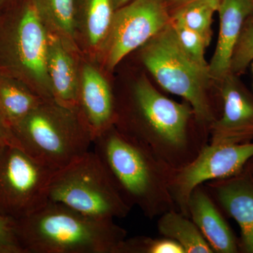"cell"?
<instances>
[{
  "mask_svg": "<svg viewBox=\"0 0 253 253\" xmlns=\"http://www.w3.org/2000/svg\"><path fill=\"white\" fill-rule=\"evenodd\" d=\"M213 200L239 224L241 246L253 253V176L242 172L226 179L205 183Z\"/></svg>",
  "mask_w": 253,
  "mask_h": 253,
  "instance_id": "cell-13",
  "label": "cell"
},
{
  "mask_svg": "<svg viewBox=\"0 0 253 253\" xmlns=\"http://www.w3.org/2000/svg\"><path fill=\"white\" fill-rule=\"evenodd\" d=\"M222 113L209 126L211 144H244L253 139V96L238 76L219 83Z\"/></svg>",
  "mask_w": 253,
  "mask_h": 253,
  "instance_id": "cell-11",
  "label": "cell"
},
{
  "mask_svg": "<svg viewBox=\"0 0 253 253\" xmlns=\"http://www.w3.org/2000/svg\"><path fill=\"white\" fill-rule=\"evenodd\" d=\"M55 171L10 141L0 153V215L18 220L42 207Z\"/></svg>",
  "mask_w": 253,
  "mask_h": 253,
  "instance_id": "cell-8",
  "label": "cell"
},
{
  "mask_svg": "<svg viewBox=\"0 0 253 253\" xmlns=\"http://www.w3.org/2000/svg\"><path fill=\"white\" fill-rule=\"evenodd\" d=\"M253 61V13L245 21L231 62V73L239 76Z\"/></svg>",
  "mask_w": 253,
  "mask_h": 253,
  "instance_id": "cell-23",
  "label": "cell"
},
{
  "mask_svg": "<svg viewBox=\"0 0 253 253\" xmlns=\"http://www.w3.org/2000/svg\"><path fill=\"white\" fill-rule=\"evenodd\" d=\"M252 70L253 72V61H252Z\"/></svg>",
  "mask_w": 253,
  "mask_h": 253,
  "instance_id": "cell-30",
  "label": "cell"
},
{
  "mask_svg": "<svg viewBox=\"0 0 253 253\" xmlns=\"http://www.w3.org/2000/svg\"><path fill=\"white\" fill-rule=\"evenodd\" d=\"M188 211L190 219L194 221L214 253L238 252L235 236L205 186H198L191 193Z\"/></svg>",
  "mask_w": 253,
  "mask_h": 253,
  "instance_id": "cell-16",
  "label": "cell"
},
{
  "mask_svg": "<svg viewBox=\"0 0 253 253\" xmlns=\"http://www.w3.org/2000/svg\"><path fill=\"white\" fill-rule=\"evenodd\" d=\"M11 0H0V7H1L2 5L6 4V3L9 2Z\"/></svg>",
  "mask_w": 253,
  "mask_h": 253,
  "instance_id": "cell-29",
  "label": "cell"
},
{
  "mask_svg": "<svg viewBox=\"0 0 253 253\" xmlns=\"http://www.w3.org/2000/svg\"><path fill=\"white\" fill-rule=\"evenodd\" d=\"M253 158V142L244 144L208 143L189 164L173 169L170 191L178 211L189 217L188 203L198 186L226 179L244 170Z\"/></svg>",
  "mask_w": 253,
  "mask_h": 253,
  "instance_id": "cell-10",
  "label": "cell"
},
{
  "mask_svg": "<svg viewBox=\"0 0 253 253\" xmlns=\"http://www.w3.org/2000/svg\"><path fill=\"white\" fill-rule=\"evenodd\" d=\"M114 126L172 169L191 163L210 140L189 103L169 99L141 78L126 104H116Z\"/></svg>",
  "mask_w": 253,
  "mask_h": 253,
  "instance_id": "cell-1",
  "label": "cell"
},
{
  "mask_svg": "<svg viewBox=\"0 0 253 253\" xmlns=\"http://www.w3.org/2000/svg\"><path fill=\"white\" fill-rule=\"evenodd\" d=\"M114 12L111 0H76V33L81 52L96 59Z\"/></svg>",
  "mask_w": 253,
  "mask_h": 253,
  "instance_id": "cell-17",
  "label": "cell"
},
{
  "mask_svg": "<svg viewBox=\"0 0 253 253\" xmlns=\"http://www.w3.org/2000/svg\"><path fill=\"white\" fill-rule=\"evenodd\" d=\"M49 33L37 0H24L0 21V73L54 101L46 65Z\"/></svg>",
  "mask_w": 253,
  "mask_h": 253,
  "instance_id": "cell-5",
  "label": "cell"
},
{
  "mask_svg": "<svg viewBox=\"0 0 253 253\" xmlns=\"http://www.w3.org/2000/svg\"><path fill=\"white\" fill-rule=\"evenodd\" d=\"M16 224L23 253H118L126 238L113 219L89 217L51 201Z\"/></svg>",
  "mask_w": 253,
  "mask_h": 253,
  "instance_id": "cell-3",
  "label": "cell"
},
{
  "mask_svg": "<svg viewBox=\"0 0 253 253\" xmlns=\"http://www.w3.org/2000/svg\"><path fill=\"white\" fill-rule=\"evenodd\" d=\"M217 45L208 71L212 81L219 83L231 73V62L245 21L253 13L252 0H221Z\"/></svg>",
  "mask_w": 253,
  "mask_h": 253,
  "instance_id": "cell-15",
  "label": "cell"
},
{
  "mask_svg": "<svg viewBox=\"0 0 253 253\" xmlns=\"http://www.w3.org/2000/svg\"><path fill=\"white\" fill-rule=\"evenodd\" d=\"M221 0H193L170 11L171 19L197 33L208 46L212 39L213 15Z\"/></svg>",
  "mask_w": 253,
  "mask_h": 253,
  "instance_id": "cell-21",
  "label": "cell"
},
{
  "mask_svg": "<svg viewBox=\"0 0 253 253\" xmlns=\"http://www.w3.org/2000/svg\"><path fill=\"white\" fill-rule=\"evenodd\" d=\"M11 140H12V134H11V128L8 126L0 113V153Z\"/></svg>",
  "mask_w": 253,
  "mask_h": 253,
  "instance_id": "cell-26",
  "label": "cell"
},
{
  "mask_svg": "<svg viewBox=\"0 0 253 253\" xmlns=\"http://www.w3.org/2000/svg\"><path fill=\"white\" fill-rule=\"evenodd\" d=\"M191 1H193V0H168L167 1L168 9L170 12L172 10L175 9L181 5L186 4V3L189 2Z\"/></svg>",
  "mask_w": 253,
  "mask_h": 253,
  "instance_id": "cell-27",
  "label": "cell"
},
{
  "mask_svg": "<svg viewBox=\"0 0 253 253\" xmlns=\"http://www.w3.org/2000/svg\"><path fill=\"white\" fill-rule=\"evenodd\" d=\"M165 0H132L116 10L109 33L96 59L112 71L128 54L139 49L170 22Z\"/></svg>",
  "mask_w": 253,
  "mask_h": 253,
  "instance_id": "cell-9",
  "label": "cell"
},
{
  "mask_svg": "<svg viewBox=\"0 0 253 253\" xmlns=\"http://www.w3.org/2000/svg\"><path fill=\"white\" fill-rule=\"evenodd\" d=\"M176 38L188 56L200 67L208 70V63L205 58V50L208 46L204 39L196 32L184 25L171 19Z\"/></svg>",
  "mask_w": 253,
  "mask_h": 253,
  "instance_id": "cell-24",
  "label": "cell"
},
{
  "mask_svg": "<svg viewBox=\"0 0 253 253\" xmlns=\"http://www.w3.org/2000/svg\"><path fill=\"white\" fill-rule=\"evenodd\" d=\"M44 100L22 81L0 73V113L10 128Z\"/></svg>",
  "mask_w": 253,
  "mask_h": 253,
  "instance_id": "cell-18",
  "label": "cell"
},
{
  "mask_svg": "<svg viewBox=\"0 0 253 253\" xmlns=\"http://www.w3.org/2000/svg\"><path fill=\"white\" fill-rule=\"evenodd\" d=\"M48 200L98 219L126 217L131 208L95 151H89L55 171Z\"/></svg>",
  "mask_w": 253,
  "mask_h": 253,
  "instance_id": "cell-6",
  "label": "cell"
},
{
  "mask_svg": "<svg viewBox=\"0 0 253 253\" xmlns=\"http://www.w3.org/2000/svg\"><path fill=\"white\" fill-rule=\"evenodd\" d=\"M25 151L57 170L90 151L94 136L78 109L44 100L11 128Z\"/></svg>",
  "mask_w": 253,
  "mask_h": 253,
  "instance_id": "cell-4",
  "label": "cell"
},
{
  "mask_svg": "<svg viewBox=\"0 0 253 253\" xmlns=\"http://www.w3.org/2000/svg\"><path fill=\"white\" fill-rule=\"evenodd\" d=\"M165 1H168V0H165Z\"/></svg>",
  "mask_w": 253,
  "mask_h": 253,
  "instance_id": "cell-31",
  "label": "cell"
},
{
  "mask_svg": "<svg viewBox=\"0 0 253 253\" xmlns=\"http://www.w3.org/2000/svg\"><path fill=\"white\" fill-rule=\"evenodd\" d=\"M158 230L163 237L176 241L185 253H213L194 221L178 211H170L158 217Z\"/></svg>",
  "mask_w": 253,
  "mask_h": 253,
  "instance_id": "cell-19",
  "label": "cell"
},
{
  "mask_svg": "<svg viewBox=\"0 0 253 253\" xmlns=\"http://www.w3.org/2000/svg\"><path fill=\"white\" fill-rule=\"evenodd\" d=\"M141 59L158 84L185 99L198 123L209 129L217 118L208 94L212 81L209 71L200 67L186 54L171 21L141 46Z\"/></svg>",
  "mask_w": 253,
  "mask_h": 253,
  "instance_id": "cell-7",
  "label": "cell"
},
{
  "mask_svg": "<svg viewBox=\"0 0 253 253\" xmlns=\"http://www.w3.org/2000/svg\"><path fill=\"white\" fill-rule=\"evenodd\" d=\"M93 144L131 208H139L150 219L178 211L169 186L174 169L114 126L96 136Z\"/></svg>",
  "mask_w": 253,
  "mask_h": 253,
  "instance_id": "cell-2",
  "label": "cell"
},
{
  "mask_svg": "<svg viewBox=\"0 0 253 253\" xmlns=\"http://www.w3.org/2000/svg\"><path fill=\"white\" fill-rule=\"evenodd\" d=\"M80 54L79 50L49 30L46 65L53 99L70 109H78L82 60Z\"/></svg>",
  "mask_w": 253,
  "mask_h": 253,
  "instance_id": "cell-14",
  "label": "cell"
},
{
  "mask_svg": "<svg viewBox=\"0 0 253 253\" xmlns=\"http://www.w3.org/2000/svg\"><path fill=\"white\" fill-rule=\"evenodd\" d=\"M118 253H185L176 241L168 238L153 239L148 236H135L123 241Z\"/></svg>",
  "mask_w": 253,
  "mask_h": 253,
  "instance_id": "cell-22",
  "label": "cell"
},
{
  "mask_svg": "<svg viewBox=\"0 0 253 253\" xmlns=\"http://www.w3.org/2000/svg\"><path fill=\"white\" fill-rule=\"evenodd\" d=\"M252 1H253V0H252Z\"/></svg>",
  "mask_w": 253,
  "mask_h": 253,
  "instance_id": "cell-32",
  "label": "cell"
},
{
  "mask_svg": "<svg viewBox=\"0 0 253 253\" xmlns=\"http://www.w3.org/2000/svg\"><path fill=\"white\" fill-rule=\"evenodd\" d=\"M37 1L50 31L81 51L76 33V0Z\"/></svg>",
  "mask_w": 253,
  "mask_h": 253,
  "instance_id": "cell-20",
  "label": "cell"
},
{
  "mask_svg": "<svg viewBox=\"0 0 253 253\" xmlns=\"http://www.w3.org/2000/svg\"><path fill=\"white\" fill-rule=\"evenodd\" d=\"M131 1L132 0H111V2H112L113 9L116 11Z\"/></svg>",
  "mask_w": 253,
  "mask_h": 253,
  "instance_id": "cell-28",
  "label": "cell"
},
{
  "mask_svg": "<svg viewBox=\"0 0 253 253\" xmlns=\"http://www.w3.org/2000/svg\"><path fill=\"white\" fill-rule=\"evenodd\" d=\"M0 253H23L16 233V220L1 215Z\"/></svg>",
  "mask_w": 253,
  "mask_h": 253,
  "instance_id": "cell-25",
  "label": "cell"
},
{
  "mask_svg": "<svg viewBox=\"0 0 253 253\" xmlns=\"http://www.w3.org/2000/svg\"><path fill=\"white\" fill-rule=\"evenodd\" d=\"M78 109L94 138L114 126L116 100L112 88L94 63L81 60Z\"/></svg>",
  "mask_w": 253,
  "mask_h": 253,
  "instance_id": "cell-12",
  "label": "cell"
}]
</instances>
